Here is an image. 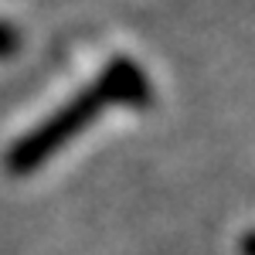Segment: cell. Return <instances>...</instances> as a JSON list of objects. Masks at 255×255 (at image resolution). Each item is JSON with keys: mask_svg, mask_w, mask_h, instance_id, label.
Instances as JSON below:
<instances>
[{"mask_svg": "<svg viewBox=\"0 0 255 255\" xmlns=\"http://www.w3.org/2000/svg\"><path fill=\"white\" fill-rule=\"evenodd\" d=\"M109 106H133V109L153 106V82L126 55L109 58V65L102 68L96 82H89L75 99H68L41 126H34L27 136H20L7 153V170L31 174L34 167L48 163L65 143H72L82 129H89L96 116H102Z\"/></svg>", "mask_w": 255, "mask_h": 255, "instance_id": "obj_1", "label": "cell"}, {"mask_svg": "<svg viewBox=\"0 0 255 255\" xmlns=\"http://www.w3.org/2000/svg\"><path fill=\"white\" fill-rule=\"evenodd\" d=\"M20 51V31L0 20V58H14Z\"/></svg>", "mask_w": 255, "mask_h": 255, "instance_id": "obj_2", "label": "cell"}, {"mask_svg": "<svg viewBox=\"0 0 255 255\" xmlns=\"http://www.w3.org/2000/svg\"><path fill=\"white\" fill-rule=\"evenodd\" d=\"M242 255H255V232H249L242 238Z\"/></svg>", "mask_w": 255, "mask_h": 255, "instance_id": "obj_3", "label": "cell"}]
</instances>
